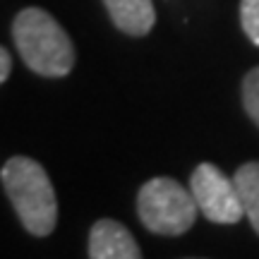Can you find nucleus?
<instances>
[{
	"label": "nucleus",
	"mask_w": 259,
	"mask_h": 259,
	"mask_svg": "<svg viewBox=\"0 0 259 259\" xmlns=\"http://www.w3.org/2000/svg\"><path fill=\"white\" fill-rule=\"evenodd\" d=\"M0 180L22 226L36 238L51 235L58 221V199L44 166L29 156H12L3 163Z\"/></svg>",
	"instance_id": "1"
},
{
	"label": "nucleus",
	"mask_w": 259,
	"mask_h": 259,
	"mask_svg": "<svg viewBox=\"0 0 259 259\" xmlns=\"http://www.w3.org/2000/svg\"><path fill=\"white\" fill-rule=\"evenodd\" d=\"M12 38L29 70L41 77H65L74 67V46L65 29L41 8L22 10L12 22Z\"/></svg>",
	"instance_id": "2"
},
{
	"label": "nucleus",
	"mask_w": 259,
	"mask_h": 259,
	"mask_svg": "<svg viewBox=\"0 0 259 259\" xmlns=\"http://www.w3.org/2000/svg\"><path fill=\"white\" fill-rule=\"evenodd\" d=\"M139 221L156 235H183L194 226L199 206L192 190L173 178H151L137 194Z\"/></svg>",
	"instance_id": "3"
},
{
	"label": "nucleus",
	"mask_w": 259,
	"mask_h": 259,
	"mask_svg": "<svg viewBox=\"0 0 259 259\" xmlns=\"http://www.w3.org/2000/svg\"><path fill=\"white\" fill-rule=\"evenodd\" d=\"M190 190L199 211L211 223L231 226L245 216L242 199L235 180L223 176L221 168L213 163H199L190 176Z\"/></svg>",
	"instance_id": "4"
},
{
	"label": "nucleus",
	"mask_w": 259,
	"mask_h": 259,
	"mask_svg": "<svg viewBox=\"0 0 259 259\" xmlns=\"http://www.w3.org/2000/svg\"><path fill=\"white\" fill-rule=\"evenodd\" d=\"M89 259H142L135 235L113 219H101L89 233Z\"/></svg>",
	"instance_id": "5"
},
{
	"label": "nucleus",
	"mask_w": 259,
	"mask_h": 259,
	"mask_svg": "<svg viewBox=\"0 0 259 259\" xmlns=\"http://www.w3.org/2000/svg\"><path fill=\"white\" fill-rule=\"evenodd\" d=\"M113 24L130 36H147L156 24L151 0H103Z\"/></svg>",
	"instance_id": "6"
},
{
	"label": "nucleus",
	"mask_w": 259,
	"mask_h": 259,
	"mask_svg": "<svg viewBox=\"0 0 259 259\" xmlns=\"http://www.w3.org/2000/svg\"><path fill=\"white\" fill-rule=\"evenodd\" d=\"M233 180H235L238 192H240L245 216H247V221L252 223L254 233L259 235V161L242 163V166L235 170Z\"/></svg>",
	"instance_id": "7"
},
{
	"label": "nucleus",
	"mask_w": 259,
	"mask_h": 259,
	"mask_svg": "<svg viewBox=\"0 0 259 259\" xmlns=\"http://www.w3.org/2000/svg\"><path fill=\"white\" fill-rule=\"evenodd\" d=\"M242 106L254 125H259V67L250 70L242 79Z\"/></svg>",
	"instance_id": "8"
},
{
	"label": "nucleus",
	"mask_w": 259,
	"mask_h": 259,
	"mask_svg": "<svg viewBox=\"0 0 259 259\" xmlns=\"http://www.w3.org/2000/svg\"><path fill=\"white\" fill-rule=\"evenodd\" d=\"M240 24L245 36L259 46V0H240Z\"/></svg>",
	"instance_id": "9"
},
{
	"label": "nucleus",
	"mask_w": 259,
	"mask_h": 259,
	"mask_svg": "<svg viewBox=\"0 0 259 259\" xmlns=\"http://www.w3.org/2000/svg\"><path fill=\"white\" fill-rule=\"evenodd\" d=\"M10 72H12V60H10V51L3 48L0 51V82H8Z\"/></svg>",
	"instance_id": "10"
}]
</instances>
